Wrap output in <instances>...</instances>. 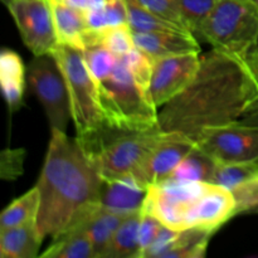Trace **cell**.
Here are the masks:
<instances>
[{"mask_svg": "<svg viewBox=\"0 0 258 258\" xmlns=\"http://www.w3.org/2000/svg\"><path fill=\"white\" fill-rule=\"evenodd\" d=\"M258 98V63L212 48L188 87L159 111V127L197 141L208 128L241 120Z\"/></svg>", "mask_w": 258, "mask_h": 258, "instance_id": "1", "label": "cell"}, {"mask_svg": "<svg viewBox=\"0 0 258 258\" xmlns=\"http://www.w3.org/2000/svg\"><path fill=\"white\" fill-rule=\"evenodd\" d=\"M102 176L78 143L50 130V141L38 180L37 227L43 239L55 238L98 203Z\"/></svg>", "mask_w": 258, "mask_h": 258, "instance_id": "2", "label": "cell"}, {"mask_svg": "<svg viewBox=\"0 0 258 258\" xmlns=\"http://www.w3.org/2000/svg\"><path fill=\"white\" fill-rule=\"evenodd\" d=\"M164 135L161 128L131 131L103 122L76 141L103 179L130 175Z\"/></svg>", "mask_w": 258, "mask_h": 258, "instance_id": "3", "label": "cell"}, {"mask_svg": "<svg viewBox=\"0 0 258 258\" xmlns=\"http://www.w3.org/2000/svg\"><path fill=\"white\" fill-rule=\"evenodd\" d=\"M103 122L131 131L159 126V111L150 95L141 90L121 57L112 75L97 82Z\"/></svg>", "mask_w": 258, "mask_h": 258, "instance_id": "4", "label": "cell"}, {"mask_svg": "<svg viewBox=\"0 0 258 258\" xmlns=\"http://www.w3.org/2000/svg\"><path fill=\"white\" fill-rule=\"evenodd\" d=\"M198 34L216 49L258 63V7L252 0H217Z\"/></svg>", "mask_w": 258, "mask_h": 258, "instance_id": "5", "label": "cell"}, {"mask_svg": "<svg viewBox=\"0 0 258 258\" xmlns=\"http://www.w3.org/2000/svg\"><path fill=\"white\" fill-rule=\"evenodd\" d=\"M50 53L57 59L64 77L76 133L83 135L95 130L103 123V116L97 82L88 71L83 52L58 43Z\"/></svg>", "mask_w": 258, "mask_h": 258, "instance_id": "6", "label": "cell"}, {"mask_svg": "<svg viewBox=\"0 0 258 258\" xmlns=\"http://www.w3.org/2000/svg\"><path fill=\"white\" fill-rule=\"evenodd\" d=\"M33 92L42 103L50 130L66 133L71 115V103L64 77L52 53L34 55L27 70Z\"/></svg>", "mask_w": 258, "mask_h": 258, "instance_id": "7", "label": "cell"}, {"mask_svg": "<svg viewBox=\"0 0 258 258\" xmlns=\"http://www.w3.org/2000/svg\"><path fill=\"white\" fill-rule=\"evenodd\" d=\"M197 145L217 163H258V125L238 120L204 130Z\"/></svg>", "mask_w": 258, "mask_h": 258, "instance_id": "8", "label": "cell"}, {"mask_svg": "<svg viewBox=\"0 0 258 258\" xmlns=\"http://www.w3.org/2000/svg\"><path fill=\"white\" fill-rule=\"evenodd\" d=\"M206 183L168 180L149 186L148 197L141 211L158 218L174 231L188 229V216L194 199Z\"/></svg>", "mask_w": 258, "mask_h": 258, "instance_id": "9", "label": "cell"}, {"mask_svg": "<svg viewBox=\"0 0 258 258\" xmlns=\"http://www.w3.org/2000/svg\"><path fill=\"white\" fill-rule=\"evenodd\" d=\"M25 47L33 55L50 53L58 37L49 0H10L7 4Z\"/></svg>", "mask_w": 258, "mask_h": 258, "instance_id": "10", "label": "cell"}, {"mask_svg": "<svg viewBox=\"0 0 258 258\" xmlns=\"http://www.w3.org/2000/svg\"><path fill=\"white\" fill-rule=\"evenodd\" d=\"M197 143L180 133H165L131 175L143 185L150 186L168 180L181 160Z\"/></svg>", "mask_w": 258, "mask_h": 258, "instance_id": "11", "label": "cell"}, {"mask_svg": "<svg viewBox=\"0 0 258 258\" xmlns=\"http://www.w3.org/2000/svg\"><path fill=\"white\" fill-rule=\"evenodd\" d=\"M202 53L173 55L154 60L150 97L158 108L183 92L196 77Z\"/></svg>", "mask_w": 258, "mask_h": 258, "instance_id": "12", "label": "cell"}, {"mask_svg": "<svg viewBox=\"0 0 258 258\" xmlns=\"http://www.w3.org/2000/svg\"><path fill=\"white\" fill-rule=\"evenodd\" d=\"M233 217H236V199L232 190L206 183L191 204L188 228H201L214 233Z\"/></svg>", "mask_w": 258, "mask_h": 258, "instance_id": "13", "label": "cell"}, {"mask_svg": "<svg viewBox=\"0 0 258 258\" xmlns=\"http://www.w3.org/2000/svg\"><path fill=\"white\" fill-rule=\"evenodd\" d=\"M148 191L149 186L131 174L115 179L102 178L98 203L103 208L128 216L143 209Z\"/></svg>", "mask_w": 258, "mask_h": 258, "instance_id": "14", "label": "cell"}, {"mask_svg": "<svg viewBox=\"0 0 258 258\" xmlns=\"http://www.w3.org/2000/svg\"><path fill=\"white\" fill-rule=\"evenodd\" d=\"M134 39L136 48L153 60L188 53H202L196 34L190 32H134Z\"/></svg>", "mask_w": 258, "mask_h": 258, "instance_id": "15", "label": "cell"}, {"mask_svg": "<svg viewBox=\"0 0 258 258\" xmlns=\"http://www.w3.org/2000/svg\"><path fill=\"white\" fill-rule=\"evenodd\" d=\"M126 217L127 216L125 214L116 213L110 209L103 208L100 204H96L76 221L80 222L85 227L86 232L90 236L91 241L95 246L96 258H102L103 252H105L107 244L110 243L113 233Z\"/></svg>", "mask_w": 258, "mask_h": 258, "instance_id": "16", "label": "cell"}, {"mask_svg": "<svg viewBox=\"0 0 258 258\" xmlns=\"http://www.w3.org/2000/svg\"><path fill=\"white\" fill-rule=\"evenodd\" d=\"M40 236L37 222L23 226L0 229V256L2 258H35L39 256Z\"/></svg>", "mask_w": 258, "mask_h": 258, "instance_id": "17", "label": "cell"}, {"mask_svg": "<svg viewBox=\"0 0 258 258\" xmlns=\"http://www.w3.org/2000/svg\"><path fill=\"white\" fill-rule=\"evenodd\" d=\"M54 19L58 43L73 48L85 49V38L90 27L85 13L68 7L58 0H49Z\"/></svg>", "mask_w": 258, "mask_h": 258, "instance_id": "18", "label": "cell"}, {"mask_svg": "<svg viewBox=\"0 0 258 258\" xmlns=\"http://www.w3.org/2000/svg\"><path fill=\"white\" fill-rule=\"evenodd\" d=\"M25 77V67L19 54L12 49H3L0 54V83L10 111L18 110L22 105Z\"/></svg>", "mask_w": 258, "mask_h": 258, "instance_id": "19", "label": "cell"}, {"mask_svg": "<svg viewBox=\"0 0 258 258\" xmlns=\"http://www.w3.org/2000/svg\"><path fill=\"white\" fill-rule=\"evenodd\" d=\"M40 257L96 258V251L85 227L80 222H76L63 233L53 238V243Z\"/></svg>", "mask_w": 258, "mask_h": 258, "instance_id": "20", "label": "cell"}, {"mask_svg": "<svg viewBox=\"0 0 258 258\" xmlns=\"http://www.w3.org/2000/svg\"><path fill=\"white\" fill-rule=\"evenodd\" d=\"M140 218L141 211L123 219L106 247L102 258H140Z\"/></svg>", "mask_w": 258, "mask_h": 258, "instance_id": "21", "label": "cell"}, {"mask_svg": "<svg viewBox=\"0 0 258 258\" xmlns=\"http://www.w3.org/2000/svg\"><path fill=\"white\" fill-rule=\"evenodd\" d=\"M217 161L198 145L179 163L169 176L170 180L186 183H211Z\"/></svg>", "mask_w": 258, "mask_h": 258, "instance_id": "22", "label": "cell"}, {"mask_svg": "<svg viewBox=\"0 0 258 258\" xmlns=\"http://www.w3.org/2000/svg\"><path fill=\"white\" fill-rule=\"evenodd\" d=\"M92 45H102L113 54L121 57L136 48L134 30L131 29L128 23L105 29L90 28L85 38V49Z\"/></svg>", "mask_w": 258, "mask_h": 258, "instance_id": "23", "label": "cell"}, {"mask_svg": "<svg viewBox=\"0 0 258 258\" xmlns=\"http://www.w3.org/2000/svg\"><path fill=\"white\" fill-rule=\"evenodd\" d=\"M39 201V189L37 185L13 201L0 216V229L13 228L29 222H37Z\"/></svg>", "mask_w": 258, "mask_h": 258, "instance_id": "24", "label": "cell"}, {"mask_svg": "<svg viewBox=\"0 0 258 258\" xmlns=\"http://www.w3.org/2000/svg\"><path fill=\"white\" fill-rule=\"evenodd\" d=\"M213 234V232L201 228L179 231L173 246L164 258H203Z\"/></svg>", "mask_w": 258, "mask_h": 258, "instance_id": "25", "label": "cell"}, {"mask_svg": "<svg viewBox=\"0 0 258 258\" xmlns=\"http://www.w3.org/2000/svg\"><path fill=\"white\" fill-rule=\"evenodd\" d=\"M127 10L128 24L134 32H165V30L189 32L181 25L170 22L165 18L159 17L155 13L145 9L140 4H138L135 0H127Z\"/></svg>", "mask_w": 258, "mask_h": 258, "instance_id": "26", "label": "cell"}, {"mask_svg": "<svg viewBox=\"0 0 258 258\" xmlns=\"http://www.w3.org/2000/svg\"><path fill=\"white\" fill-rule=\"evenodd\" d=\"M91 29H105L128 23L127 0H107L103 7L85 13Z\"/></svg>", "mask_w": 258, "mask_h": 258, "instance_id": "27", "label": "cell"}, {"mask_svg": "<svg viewBox=\"0 0 258 258\" xmlns=\"http://www.w3.org/2000/svg\"><path fill=\"white\" fill-rule=\"evenodd\" d=\"M258 174V163H217L212 184L234 190Z\"/></svg>", "mask_w": 258, "mask_h": 258, "instance_id": "28", "label": "cell"}, {"mask_svg": "<svg viewBox=\"0 0 258 258\" xmlns=\"http://www.w3.org/2000/svg\"><path fill=\"white\" fill-rule=\"evenodd\" d=\"M82 52L88 71L96 80V82L106 80L112 75L113 70L117 64L118 55L113 54L102 45L87 47Z\"/></svg>", "mask_w": 258, "mask_h": 258, "instance_id": "29", "label": "cell"}, {"mask_svg": "<svg viewBox=\"0 0 258 258\" xmlns=\"http://www.w3.org/2000/svg\"><path fill=\"white\" fill-rule=\"evenodd\" d=\"M128 72L133 76L136 85L150 95V82L154 70V60L148 54L140 50L139 48H134L126 54L121 55Z\"/></svg>", "mask_w": 258, "mask_h": 258, "instance_id": "30", "label": "cell"}, {"mask_svg": "<svg viewBox=\"0 0 258 258\" xmlns=\"http://www.w3.org/2000/svg\"><path fill=\"white\" fill-rule=\"evenodd\" d=\"M216 3L217 0H176L186 28L194 34H198Z\"/></svg>", "mask_w": 258, "mask_h": 258, "instance_id": "31", "label": "cell"}, {"mask_svg": "<svg viewBox=\"0 0 258 258\" xmlns=\"http://www.w3.org/2000/svg\"><path fill=\"white\" fill-rule=\"evenodd\" d=\"M236 199V216L241 213H251L258 208V174L232 190Z\"/></svg>", "mask_w": 258, "mask_h": 258, "instance_id": "32", "label": "cell"}, {"mask_svg": "<svg viewBox=\"0 0 258 258\" xmlns=\"http://www.w3.org/2000/svg\"><path fill=\"white\" fill-rule=\"evenodd\" d=\"M135 2L143 8H145V9L158 14L159 17L165 18V19L176 23V24L181 25L186 30H189L186 28L185 23H184L183 18H181L176 0H135Z\"/></svg>", "mask_w": 258, "mask_h": 258, "instance_id": "33", "label": "cell"}, {"mask_svg": "<svg viewBox=\"0 0 258 258\" xmlns=\"http://www.w3.org/2000/svg\"><path fill=\"white\" fill-rule=\"evenodd\" d=\"M161 223L158 218L151 216L150 213L141 211L140 226H139V241H140V258H143L144 252L149 248L155 237L160 231Z\"/></svg>", "mask_w": 258, "mask_h": 258, "instance_id": "34", "label": "cell"}, {"mask_svg": "<svg viewBox=\"0 0 258 258\" xmlns=\"http://www.w3.org/2000/svg\"><path fill=\"white\" fill-rule=\"evenodd\" d=\"M178 233L179 231H174V229L163 224L153 243L144 252L143 258H164L166 252L173 246Z\"/></svg>", "mask_w": 258, "mask_h": 258, "instance_id": "35", "label": "cell"}, {"mask_svg": "<svg viewBox=\"0 0 258 258\" xmlns=\"http://www.w3.org/2000/svg\"><path fill=\"white\" fill-rule=\"evenodd\" d=\"M23 161H24V151L4 150L2 154V176L3 179H15L23 173Z\"/></svg>", "mask_w": 258, "mask_h": 258, "instance_id": "36", "label": "cell"}, {"mask_svg": "<svg viewBox=\"0 0 258 258\" xmlns=\"http://www.w3.org/2000/svg\"><path fill=\"white\" fill-rule=\"evenodd\" d=\"M241 121L247 123H253V125H258V98L252 103L241 118Z\"/></svg>", "mask_w": 258, "mask_h": 258, "instance_id": "37", "label": "cell"}, {"mask_svg": "<svg viewBox=\"0 0 258 258\" xmlns=\"http://www.w3.org/2000/svg\"><path fill=\"white\" fill-rule=\"evenodd\" d=\"M251 213H253V214H258V208H256V209H253V211L251 212Z\"/></svg>", "mask_w": 258, "mask_h": 258, "instance_id": "38", "label": "cell"}, {"mask_svg": "<svg viewBox=\"0 0 258 258\" xmlns=\"http://www.w3.org/2000/svg\"><path fill=\"white\" fill-rule=\"evenodd\" d=\"M252 2H253V3H254V4H256V5H257V7H258V0H252Z\"/></svg>", "mask_w": 258, "mask_h": 258, "instance_id": "39", "label": "cell"}]
</instances>
